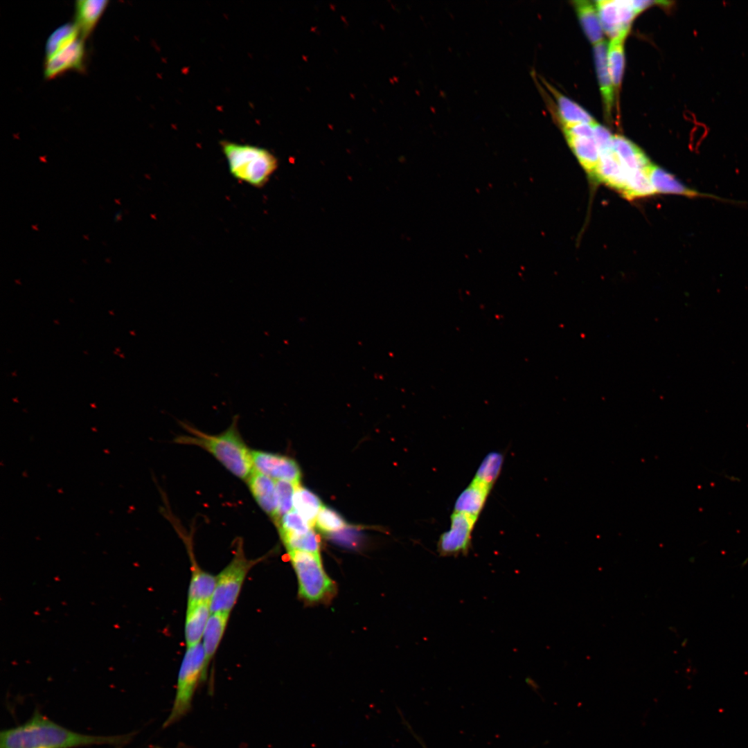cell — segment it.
Here are the masks:
<instances>
[{"mask_svg":"<svg viewBox=\"0 0 748 748\" xmlns=\"http://www.w3.org/2000/svg\"><path fill=\"white\" fill-rule=\"evenodd\" d=\"M127 736H94L67 729L36 712L22 725L2 731L0 748H73L92 745H118Z\"/></svg>","mask_w":748,"mask_h":748,"instance_id":"1","label":"cell"},{"mask_svg":"<svg viewBox=\"0 0 748 748\" xmlns=\"http://www.w3.org/2000/svg\"><path fill=\"white\" fill-rule=\"evenodd\" d=\"M237 424L238 416H235L224 431L210 435L181 422V426L190 435L179 436L175 441L204 449L235 476L247 480L254 470L251 451L242 439Z\"/></svg>","mask_w":748,"mask_h":748,"instance_id":"2","label":"cell"},{"mask_svg":"<svg viewBox=\"0 0 748 748\" xmlns=\"http://www.w3.org/2000/svg\"><path fill=\"white\" fill-rule=\"evenodd\" d=\"M221 146L231 175L255 188L263 187L278 168L277 158L265 148L227 141Z\"/></svg>","mask_w":748,"mask_h":748,"instance_id":"3","label":"cell"},{"mask_svg":"<svg viewBox=\"0 0 748 748\" xmlns=\"http://www.w3.org/2000/svg\"><path fill=\"white\" fill-rule=\"evenodd\" d=\"M208 666L202 643L187 647L177 676L172 706L163 727L174 724L190 712L195 692L206 676Z\"/></svg>","mask_w":748,"mask_h":748,"instance_id":"4","label":"cell"},{"mask_svg":"<svg viewBox=\"0 0 748 748\" xmlns=\"http://www.w3.org/2000/svg\"><path fill=\"white\" fill-rule=\"evenodd\" d=\"M289 556L298 578L301 597L310 602H318L332 596L334 582L323 568L319 553L290 551Z\"/></svg>","mask_w":748,"mask_h":748,"instance_id":"5","label":"cell"},{"mask_svg":"<svg viewBox=\"0 0 748 748\" xmlns=\"http://www.w3.org/2000/svg\"><path fill=\"white\" fill-rule=\"evenodd\" d=\"M257 560H248L242 548H238L231 561L216 576V585L211 600L213 612H229L235 605L246 576Z\"/></svg>","mask_w":748,"mask_h":748,"instance_id":"6","label":"cell"},{"mask_svg":"<svg viewBox=\"0 0 748 748\" xmlns=\"http://www.w3.org/2000/svg\"><path fill=\"white\" fill-rule=\"evenodd\" d=\"M477 519L465 513L454 511L450 517L449 529L443 533L437 544L440 555L458 556L468 553L472 544V533Z\"/></svg>","mask_w":748,"mask_h":748,"instance_id":"7","label":"cell"},{"mask_svg":"<svg viewBox=\"0 0 748 748\" xmlns=\"http://www.w3.org/2000/svg\"><path fill=\"white\" fill-rule=\"evenodd\" d=\"M254 470L275 481H286L300 485L301 472L292 458L265 451L252 450Z\"/></svg>","mask_w":748,"mask_h":748,"instance_id":"8","label":"cell"},{"mask_svg":"<svg viewBox=\"0 0 748 748\" xmlns=\"http://www.w3.org/2000/svg\"><path fill=\"white\" fill-rule=\"evenodd\" d=\"M85 57L84 40L79 38L67 47L45 59L44 78L51 80L71 70L83 71L85 67Z\"/></svg>","mask_w":748,"mask_h":748,"instance_id":"9","label":"cell"},{"mask_svg":"<svg viewBox=\"0 0 748 748\" xmlns=\"http://www.w3.org/2000/svg\"><path fill=\"white\" fill-rule=\"evenodd\" d=\"M247 481L258 504L276 523L279 513L276 481L253 470Z\"/></svg>","mask_w":748,"mask_h":748,"instance_id":"10","label":"cell"},{"mask_svg":"<svg viewBox=\"0 0 748 748\" xmlns=\"http://www.w3.org/2000/svg\"><path fill=\"white\" fill-rule=\"evenodd\" d=\"M648 174L655 193L679 195L691 198L711 197L720 199L713 195L701 193L685 186L672 174L653 164H651L649 167Z\"/></svg>","mask_w":748,"mask_h":748,"instance_id":"11","label":"cell"},{"mask_svg":"<svg viewBox=\"0 0 748 748\" xmlns=\"http://www.w3.org/2000/svg\"><path fill=\"white\" fill-rule=\"evenodd\" d=\"M628 175L629 172L623 167L612 150L600 154V160L592 177L623 194Z\"/></svg>","mask_w":748,"mask_h":748,"instance_id":"12","label":"cell"},{"mask_svg":"<svg viewBox=\"0 0 748 748\" xmlns=\"http://www.w3.org/2000/svg\"><path fill=\"white\" fill-rule=\"evenodd\" d=\"M607 48L605 40L594 44V62L605 112L610 117L614 105L615 89L607 65Z\"/></svg>","mask_w":748,"mask_h":748,"instance_id":"13","label":"cell"},{"mask_svg":"<svg viewBox=\"0 0 748 748\" xmlns=\"http://www.w3.org/2000/svg\"><path fill=\"white\" fill-rule=\"evenodd\" d=\"M540 79L555 99L558 115L562 127L581 123L593 125L596 123L585 109L559 92L544 78Z\"/></svg>","mask_w":748,"mask_h":748,"instance_id":"14","label":"cell"},{"mask_svg":"<svg viewBox=\"0 0 748 748\" xmlns=\"http://www.w3.org/2000/svg\"><path fill=\"white\" fill-rule=\"evenodd\" d=\"M211 614L210 601L198 602L187 605L184 625L187 647L200 643Z\"/></svg>","mask_w":748,"mask_h":748,"instance_id":"15","label":"cell"},{"mask_svg":"<svg viewBox=\"0 0 748 748\" xmlns=\"http://www.w3.org/2000/svg\"><path fill=\"white\" fill-rule=\"evenodd\" d=\"M612 148L620 163L628 172L648 170L652 164L636 144L621 135H613Z\"/></svg>","mask_w":748,"mask_h":748,"instance_id":"16","label":"cell"},{"mask_svg":"<svg viewBox=\"0 0 748 748\" xmlns=\"http://www.w3.org/2000/svg\"><path fill=\"white\" fill-rule=\"evenodd\" d=\"M490 490L489 487L473 479L456 499L454 511L478 519Z\"/></svg>","mask_w":748,"mask_h":748,"instance_id":"17","label":"cell"},{"mask_svg":"<svg viewBox=\"0 0 748 748\" xmlns=\"http://www.w3.org/2000/svg\"><path fill=\"white\" fill-rule=\"evenodd\" d=\"M107 0H79L75 5V24L84 39L92 33L108 6Z\"/></svg>","mask_w":748,"mask_h":748,"instance_id":"18","label":"cell"},{"mask_svg":"<svg viewBox=\"0 0 748 748\" xmlns=\"http://www.w3.org/2000/svg\"><path fill=\"white\" fill-rule=\"evenodd\" d=\"M573 3L582 28L590 42L595 44L604 40V32L594 1L576 0Z\"/></svg>","mask_w":748,"mask_h":748,"instance_id":"19","label":"cell"},{"mask_svg":"<svg viewBox=\"0 0 748 748\" xmlns=\"http://www.w3.org/2000/svg\"><path fill=\"white\" fill-rule=\"evenodd\" d=\"M229 617V612H213L209 616L202 636V646L208 666L222 639Z\"/></svg>","mask_w":748,"mask_h":748,"instance_id":"20","label":"cell"},{"mask_svg":"<svg viewBox=\"0 0 748 748\" xmlns=\"http://www.w3.org/2000/svg\"><path fill=\"white\" fill-rule=\"evenodd\" d=\"M566 140L582 168L593 176L600 160V153L594 137L565 136Z\"/></svg>","mask_w":748,"mask_h":748,"instance_id":"21","label":"cell"},{"mask_svg":"<svg viewBox=\"0 0 748 748\" xmlns=\"http://www.w3.org/2000/svg\"><path fill=\"white\" fill-rule=\"evenodd\" d=\"M594 3L603 32L610 39L626 37L628 32L623 28L616 1L598 0Z\"/></svg>","mask_w":748,"mask_h":748,"instance_id":"22","label":"cell"},{"mask_svg":"<svg viewBox=\"0 0 748 748\" xmlns=\"http://www.w3.org/2000/svg\"><path fill=\"white\" fill-rule=\"evenodd\" d=\"M216 585V576L193 566L188 591V605L210 601Z\"/></svg>","mask_w":748,"mask_h":748,"instance_id":"23","label":"cell"},{"mask_svg":"<svg viewBox=\"0 0 748 748\" xmlns=\"http://www.w3.org/2000/svg\"><path fill=\"white\" fill-rule=\"evenodd\" d=\"M323 507L320 499L312 492L299 486L293 498V508L312 527Z\"/></svg>","mask_w":748,"mask_h":748,"instance_id":"24","label":"cell"},{"mask_svg":"<svg viewBox=\"0 0 748 748\" xmlns=\"http://www.w3.org/2000/svg\"><path fill=\"white\" fill-rule=\"evenodd\" d=\"M80 37L75 23H66L55 28L48 36L45 45V59L67 47ZM81 38V37H80Z\"/></svg>","mask_w":748,"mask_h":748,"instance_id":"25","label":"cell"},{"mask_svg":"<svg viewBox=\"0 0 748 748\" xmlns=\"http://www.w3.org/2000/svg\"><path fill=\"white\" fill-rule=\"evenodd\" d=\"M625 38L619 37L611 39L607 48V65L615 91L619 89L623 78L625 66L624 42Z\"/></svg>","mask_w":748,"mask_h":748,"instance_id":"26","label":"cell"},{"mask_svg":"<svg viewBox=\"0 0 748 748\" xmlns=\"http://www.w3.org/2000/svg\"><path fill=\"white\" fill-rule=\"evenodd\" d=\"M504 460V454L499 452L489 453L479 465L473 479L492 489L500 474Z\"/></svg>","mask_w":748,"mask_h":748,"instance_id":"27","label":"cell"},{"mask_svg":"<svg viewBox=\"0 0 748 748\" xmlns=\"http://www.w3.org/2000/svg\"><path fill=\"white\" fill-rule=\"evenodd\" d=\"M280 535L288 551L319 553L320 538L312 529L305 534L280 533Z\"/></svg>","mask_w":748,"mask_h":748,"instance_id":"28","label":"cell"},{"mask_svg":"<svg viewBox=\"0 0 748 748\" xmlns=\"http://www.w3.org/2000/svg\"><path fill=\"white\" fill-rule=\"evenodd\" d=\"M648 170L629 173L627 185L623 193L626 198L631 199L655 193L648 177Z\"/></svg>","mask_w":748,"mask_h":748,"instance_id":"29","label":"cell"},{"mask_svg":"<svg viewBox=\"0 0 748 748\" xmlns=\"http://www.w3.org/2000/svg\"><path fill=\"white\" fill-rule=\"evenodd\" d=\"M276 524L279 533L305 534L312 530V526L294 510L281 516Z\"/></svg>","mask_w":748,"mask_h":748,"instance_id":"30","label":"cell"},{"mask_svg":"<svg viewBox=\"0 0 748 748\" xmlns=\"http://www.w3.org/2000/svg\"><path fill=\"white\" fill-rule=\"evenodd\" d=\"M315 524L321 531L325 533L337 532L347 526L346 521L338 513L325 506H323L320 510Z\"/></svg>","mask_w":748,"mask_h":748,"instance_id":"31","label":"cell"},{"mask_svg":"<svg viewBox=\"0 0 748 748\" xmlns=\"http://www.w3.org/2000/svg\"><path fill=\"white\" fill-rule=\"evenodd\" d=\"M276 486L280 519L281 516L292 510L294 495L296 488L300 485L286 481H276Z\"/></svg>","mask_w":748,"mask_h":748,"instance_id":"32","label":"cell"},{"mask_svg":"<svg viewBox=\"0 0 748 748\" xmlns=\"http://www.w3.org/2000/svg\"><path fill=\"white\" fill-rule=\"evenodd\" d=\"M593 129L594 139L598 146L599 153L602 154L612 150L613 135H612L610 132L606 127L597 123H595L593 125Z\"/></svg>","mask_w":748,"mask_h":748,"instance_id":"33","label":"cell"},{"mask_svg":"<svg viewBox=\"0 0 748 748\" xmlns=\"http://www.w3.org/2000/svg\"><path fill=\"white\" fill-rule=\"evenodd\" d=\"M593 125L581 123L562 127V128L564 136L591 138L594 137Z\"/></svg>","mask_w":748,"mask_h":748,"instance_id":"34","label":"cell"},{"mask_svg":"<svg viewBox=\"0 0 748 748\" xmlns=\"http://www.w3.org/2000/svg\"><path fill=\"white\" fill-rule=\"evenodd\" d=\"M632 7L634 8L636 13L638 15L639 12L645 10L648 7L654 5H661L663 6H670L673 2L667 1H630Z\"/></svg>","mask_w":748,"mask_h":748,"instance_id":"35","label":"cell"},{"mask_svg":"<svg viewBox=\"0 0 748 748\" xmlns=\"http://www.w3.org/2000/svg\"><path fill=\"white\" fill-rule=\"evenodd\" d=\"M121 216L122 215L121 211L116 212V215H114V220L117 221L118 220V217L120 218Z\"/></svg>","mask_w":748,"mask_h":748,"instance_id":"36","label":"cell"}]
</instances>
